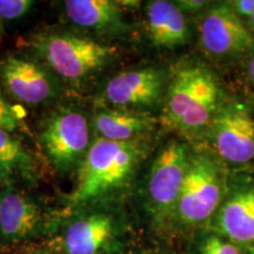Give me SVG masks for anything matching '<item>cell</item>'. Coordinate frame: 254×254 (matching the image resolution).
<instances>
[{
  "instance_id": "1",
  "label": "cell",
  "mask_w": 254,
  "mask_h": 254,
  "mask_svg": "<svg viewBox=\"0 0 254 254\" xmlns=\"http://www.w3.org/2000/svg\"><path fill=\"white\" fill-rule=\"evenodd\" d=\"M222 104L213 72L198 64L186 65L174 73L168 85L163 124L183 134L196 135L208 128Z\"/></svg>"
},
{
  "instance_id": "2",
  "label": "cell",
  "mask_w": 254,
  "mask_h": 254,
  "mask_svg": "<svg viewBox=\"0 0 254 254\" xmlns=\"http://www.w3.org/2000/svg\"><path fill=\"white\" fill-rule=\"evenodd\" d=\"M141 154L138 140L120 142L98 138L79 165L69 204L84 205L122 187L134 172Z\"/></svg>"
},
{
  "instance_id": "3",
  "label": "cell",
  "mask_w": 254,
  "mask_h": 254,
  "mask_svg": "<svg viewBox=\"0 0 254 254\" xmlns=\"http://www.w3.org/2000/svg\"><path fill=\"white\" fill-rule=\"evenodd\" d=\"M222 194L224 173L217 159L206 153L193 154L174 213L184 225L195 226L213 217Z\"/></svg>"
},
{
  "instance_id": "4",
  "label": "cell",
  "mask_w": 254,
  "mask_h": 254,
  "mask_svg": "<svg viewBox=\"0 0 254 254\" xmlns=\"http://www.w3.org/2000/svg\"><path fill=\"white\" fill-rule=\"evenodd\" d=\"M36 46L50 67L67 80L90 75L103 67L114 52L112 47L72 34H50L40 38Z\"/></svg>"
},
{
  "instance_id": "5",
  "label": "cell",
  "mask_w": 254,
  "mask_h": 254,
  "mask_svg": "<svg viewBox=\"0 0 254 254\" xmlns=\"http://www.w3.org/2000/svg\"><path fill=\"white\" fill-rule=\"evenodd\" d=\"M215 152L225 163L246 165L254 159V117L245 103H224L208 127Z\"/></svg>"
},
{
  "instance_id": "6",
  "label": "cell",
  "mask_w": 254,
  "mask_h": 254,
  "mask_svg": "<svg viewBox=\"0 0 254 254\" xmlns=\"http://www.w3.org/2000/svg\"><path fill=\"white\" fill-rule=\"evenodd\" d=\"M190 159L187 146L178 140H171L155 157L147 182V198L151 212L157 218L174 213Z\"/></svg>"
},
{
  "instance_id": "7",
  "label": "cell",
  "mask_w": 254,
  "mask_h": 254,
  "mask_svg": "<svg viewBox=\"0 0 254 254\" xmlns=\"http://www.w3.org/2000/svg\"><path fill=\"white\" fill-rule=\"evenodd\" d=\"M200 44L213 58H237L254 49V37L245 21L224 2L213 6L202 19Z\"/></svg>"
},
{
  "instance_id": "8",
  "label": "cell",
  "mask_w": 254,
  "mask_h": 254,
  "mask_svg": "<svg viewBox=\"0 0 254 254\" xmlns=\"http://www.w3.org/2000/svg\"><path fill=\"white\" fill-rule=\"evenodd\" d=\"M44 148L57 168L71 170L90 148V127L77 111H64L50 120L41 134Z\"/></svg>"
},
{
  "instance_id": "9",
  "label": "cell",
  "mask_w": 254,
  "mask_h": 254,
  "mask_svg": "<svg viewBox=\"0 0 254 254\" xmlns=\"http://www.w3.org/2000/svg\"><path fill=\"white\" fill-rule=\"evenodd\" d=\"M165 90V74L146 67L117 74L107 82L105 98L117 107H144L157 104Z\"/></svg>"
},
{
  "instance_id": "10",
  "label": "cell",
  "mask_w": 254,
  "mask_h": 254,
  "mask_svg": "<svg viewBox=\"0 0 254 254\" xmlns=\"http://www.w3.org/2000/svg\"><path fill=\"white\" fill-rule=\"evenodd\" d=\"M0 77L12 95L27 104H40L52 95L49 75L37 64L8 57L0 64Z\"/></svg>"
},
{
  "instance_id": "11",
  "label": "cell",
  "mask_w": 254,
  "mask_h": 254,
  "mask_svg": "<svg viewBox=\"0 0 254 254\" xmlns=\"http://www.w3.org/2000/svg\"><path fill=\"white\" fill-rule=\"evenodd\" d=\"M215 226L221 237L238 245L254 241V185L243 187L218 209Z\"/></svg>"
},
{
  "instance_id": "12",
  "label": "cell",
  "mask_w": 254,
  "mask_h": 254,
  "mask_svg": "<svg viewBox=\"0 0 254 254\" xmlns=\"http://www.w3.org/2000/svg\"><path fill=\"white\" fill-rule=\"evenodd\" d=\"M117 225L112 215L91 213L75 219L64 237L66 254H99L112 243Z\"/></svg>"
},
{
  "instance_id": "13",
  "label": "cell",
  "mask_w": 254,
  "mask_h": 254,
  "mask_svg": "<svg viewBox=\"0 0 254 254\" xmlns=\"http://www.w3.org/2000/svg\"><path fill=\"white\" fill-rule=\"evenodd\" d=\"M146 25L153 45L161 49H177L186 45L190 28L185 14L176 2L154 0L146 6Z\"/></svg>"
},
{
  "instance_id": "14",
  "label": "cell",
  "mask_w": 254,
  "mask_h": 254,
  "mask_svg": "<svg viewBox=\"0 0 254 254\" xmlns=\"http://www.w3.org/2000/svg\"><path fill=\"white\" fill-rule=\"evenodd\" d=\"M43 214L33 200L14 190L0 193V236L8 241H19L38 231Z\"/></svg>"
},
{
  "instance_id": "15",
  "label": "cell",
  "mask_w": 254,
  "mask_h": 254,
  "mask_svg": "<svg viewBox=\"0 0 254 254\" xmlns=\"http://www.w3.org/2000/svg\"><path fill=\"white\" fill-rule=\"evenodd\" d=\"M67 17L79 26L94 30H114L122 25V7L111 0H67Z\"/></svg>"
},
{
  "instance_id": "16",
  "label": "cell",
  "mask_w": 254,
  "mask_h": 254,
  "mask_svg": "<svg viewBox=\"0 0 254 254\" xmlns=\"http://www.w3.org/2000/svg\"><path fill=\"white\" fill-rule=\"evenodd\" d=\"M94 126L101 139L111 141H132L135 136L152 128L148 117L125 110H104L97 113Z\"/></svg>"
},
{
  "instance_id": "17",
  "label": "cell",
  "mask_w": 254,
  "mask_h": 254,
  "mask_svg": "<svg viewBox=\"0 0 254 254\" xmlns=\"http://www.w3.org/2000/svg\"><path fill=\"white\" fill-rule=\"evenodd\" d=\"M0 172L30 178L34 172V161L24 145L0 128Z\"/></svg>"
},
{
  "instance_id": "18",
  "label": "cell",
  "mask_w": 254,
  "mask_h": 254,
  "mask_svg": "<svg viewBox=\"0 0 254 254\" xmlns=\"http://www.w3.org/2000/svg\"><path fill=\"white\" fill-rule=\"evenodd\" d=\"M200 254H243L239 247L221 236H209L201 243Z\"/></svg>"
},
{
  "instance_id": "19",
  "label": "cell",
  "mask_w": 254,
  "mask_h": 254,
  "mask_svg": "<svg viewBox=\"0 0 254 254\" xmlns=\"http://www.w3.org/2000/svg\"><path fill=\"white\" fill-rule=\"evenodd\" d=\"M33 5L31 0H0V19L12 20L26 14Z\"/></svg>"
},
{
  "instance_id": "20",
  "label": "cell",
  "mask_w": 254,
  "mask_h": 254,
  "mask_svg": "<svg viewBox=\"0 0 254 254\" xmlns=\"http://www.w3.org/2000/svg\"><path fill=\"white\" fill-rule=\"evenodd\" d=\"M18 118L13 107L9 105L0 93V128L13 132L18 127Z\"/></svg>"
},
{
  "instance_id": "21",
  "label": "cell",
  "mask_w": 254,
  "mask_h": 254,
  "mask_svg": "<svg viewBox=\"0 0 254 254\" xmlns=\"http://www.w3.org/2000/svg\"><path fill=\"white\" fill-rule=\"evenodd\" d=\"M227 4L244 21L249 20L254 12V0H233V1H227Z\"/></svg>"
},
{
  "instance_id": "22",
  "label": "cell",
  "mask_w": 254,
  "mask_h": 254,
  "mask_svg": "<svg viewBox=\"0 0 254 254\" xmlns=\"http://www.w3.org/2000/svg\"><path fill=\"white\" fill-rule=\"evenodd\" d=\"M176 5L185 14L201 11L202 8L207 6V2L201 1V0H180V1H176Z\"/></svg>"
},
{
  "instance_id": "23",
  "label": "cell",
  "mask_w": 254,
  "mask_h": 254,
  "mask_svg": "<svg viewBox=\"0 0 254 254\" xmlns=\"http://www.w3.org/2000/svg\"><path fill=\"white\" fill-rule=\"evenodd\" d=\"M247 77H249L250 81L254 84V49L251 51L249 63H247Z\"/></svg>"
},
{
  "instance_id": "24",
  "label": "cell",
  "mask_w": 254,
  "mask_h": 254,
  "mask_svg": "<svg viewBox=\"0 0 254 254\" xmlns=\"http://www.w3.org/2000/svg\"><path fill=\"white\" fill-rule=\"evenodd\" d=\"M247 26H249L251 31H254V12L252 13V15L250 17L249 20H247Z\"/></svg>"
},
{
  "instance_id": "25",
  "label": "cell",
  "mask_w": 254,
  "mask_h": 254,
  "mask_svg": "<svg viewBox=\"0 0 254 254\" xmlns=\"http://www.w3.org/2000/svg\"><path fill=\"white\" fill-rule=\"evenodd\" d=\"M247 249H249V254H254V241L251 245L247 246Z\"/></svg>"
},
{
  "instance_id": "26",
  "label": "cell",
  "mask_w": 254,
  "mask_h": 254,
  "mask_svg": "<svg viewBox=\"0 0 254 254\" xmlns=\"http://www.w3.org/2000/svg\"><path fill=\"white\" fill-rule=\"evenodd\" d=\"M1 32H2V26H1V21H0V36H1Z\"/></svg>"
},
{
  "instance_id": "27",
  "label": "cell",
  "mask_w": 254,
  "mask_h": 254,
  "mask_svg": "<svg viewBox=\"0 0 254 254\" xmlns=\"http://www.w3.org/2000/svg\"><path fill=\"white\" fill-rule=\"evenodd\" d=\"M36 254H45V253H36Z\"/></svg>"
}]
</instances>
